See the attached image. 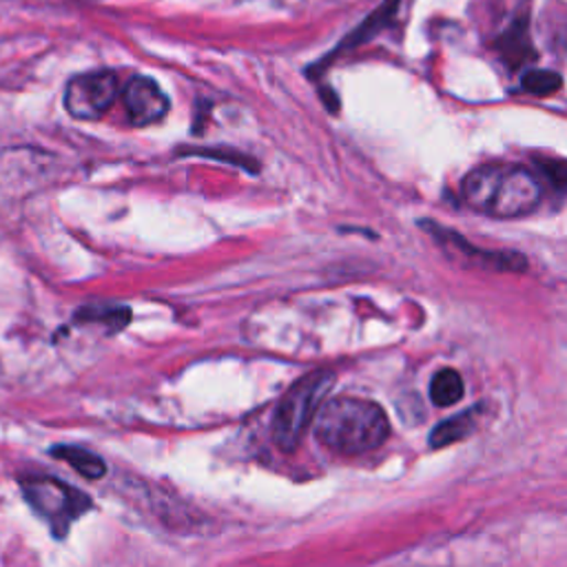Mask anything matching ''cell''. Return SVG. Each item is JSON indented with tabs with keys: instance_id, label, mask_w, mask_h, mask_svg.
<instances>
[{
	"instance_id": "cell-11",
	"label": "cell",
	"mask_w": 567,
	"mask_h": 567,
	"mask_svg": "<svg viewBox=\"0 0 567 567\" xmlns=\"http://www.w3.org/2000/svg\"><path fill=\"white\" fill-rule=\"evenodd\" d=\"M523 89L532 96H541V98H547V96H554L556 91H560L563 87V80L556 72H549V69H532L523 76L521 80Z\"/></svg>"
},
{
	"instance_id": "cell-7",
	"label": "cell",
	"mask_w": 567,
	"mask_h": 567,
	"mask_svg": "<svg viewBox=\"0 0 567 567\" xmlns=\"http://www.w3.org/2000/svg\"><path fill=\"white\" fill-rule=\"evenodd\" d=\"M424 231H428L441 247L455 251L461 255L464 262H472L481 269H492V271H525V260L523 255L519 253H492V251H481V249H475L472 244L466 242V238H459L457 233L448 231V229H441L437 225H433L430 220L428 222H422Z\"/></svg>"
},
{
	"instance_id": "cell-5",
	"label": "cell",
	"mask_w": 567,
	"mask_h": 567,
	"mask_svg": "<svg viewBox=\"0 0 567 567\" xmlns=\"http://www.w3.org/2000/svg\"><path fill=\"white\" fill-rule=\"evenodd\" d=\"M122 94L118 74L100 69L78 74L67 83L65 107L76 120H98L102 118Z\"/></svg>"
},
{
	"instance_id": "cell-13",
	"label": "cell",
	"mask_w": 567,
	"mask_h": 567,
	"mask_svg": "<svg viewBox=\"0 0 567 567\" xmlns=\"http://www.w3.org/2000/svg\"><path fill=\"white\" fill-rule=\"evenodd\" d=\"M543 173L556 184V186H567V162H556V160H541Z\"/></svg>"
},
{
	"instance_id": "cell-6",
	"label": "cell",
	"mask_w": 567,
	"mask_h": 567,
	"mask_svg": "<svg viewBox=\"0 0 567 567\" xmlns=\"http://www.w3.org/2000/svg\"><path fill=\"white\" fill-rule=\"evenodd\" d=\"M122 105L133 127H149L160 122L168 111V98L162 87L146 76H135L122 87Z\"/></svg>"
},
{
	"instance_id": "cell-12",
	"label": "cell",
	"mask_w": 567,
	"mask_h": 567,
	"mask_svg": "<svg viewBox=\"0 0 567 567\" xmlns=\"http://www.w3.org/2000/svg\"><path fill=\"white\" fill-rule=\"evenodd\" d=\"M96 319V321H109L111 328H122L129 321V310L127 308H83L78 313V319Z\"/></svg>"
},
{
	"instance_id": "cell-4",
	"label": "cell",
	"mask_w": 567,
	"mask_h": 567,
	"mask_svg": "<svg viewBox=\"0 0 567 567\" xmlns=\"http://www.w3.org/2000/svg\"><path fill=\"white\" fill-rule=\"evenodd\" d=\"M28 503L52 525L58 536H65L76 519H80L91 501L87 494L54 477H30L21 481Z\"/></svg>"
},
{
	"instance_id": "cell-10",
	"label": "cell",
	"mask_w": 567,
	"mask_h": 567,
	"mask_svg": "<svg viewBox=\"0 0 567 567\" xmlns=\"http://www.w3.org/2000/svg\"><path fill=\"white\" fill-rule=\"evenodd\" d=\"M461 397H464V380L457 370L444 368L433 377L430 400L435 406L448 408V406H455L457 402H461Z\"/></svg>"
},
{
	"instance_id": "cell-1",
	"label": "cell",
	"mask_w": 567,
	"mask_h": 567,
	"mask_svg": "<svg viewBox=\"0 0 567 567\" xmlns=\"http://www.w3.org/2000/svg\"><path fill=\"white\" fill-rule=\"evenodd\" d=\"M541 184L523 166L486 164L472 168L461 184L466 205L483 216L514 220L532 214L541 203Z\"/></svg>"
},
{
	"instance_id": "cell-8",
	"label": "cell",
	"mask_w": 567,
	"mask_h": 567,
	"mask_svg": "<svg viewBox=\"0 0 567 567\" xmlns=\"http://www.w3.org/2000/svg\"><path fill=\"white\" fill-rule=\"evenodd\" d=\"M479 413H481L479 406H472L470 411L441 422L430 435V446L433 448H444V446H452V444L470 437L479 426V422H477Z\"/></svg>"
},
{
	"instance_id": "cell-2",
	"label": "cell",
	"mask_w": 567,
	"mask_h": 567,
	"mask_svg": "<svg viewBox=\"0 0 567 567\" xmlns=\"http://www.w3.org/2000/svg\"><path fill=\"white\" fill-rule=\"evenodd\" d=\"M391 435L386 413L374 402L335 397L321 406L315 419L317 441L335 455L357 457L380 448Z\"/></svg>"
},
{
	"instance_id": "cell-3",
	"label": "cell",
	"mask_w": 567,
	"mask_h": 567,
	"mask_svg": "<svg viewBox=\"0 0 567 567\" xmlns=\"http://www.w3.org/2000/svg\"><path fill=\"white\" fill-rule=\"evenodd\" d=\"M335 384L330 370H315L297 380L280 400L273 415V439L282 452L299 448L308 433V426L317 419V413L326 404V395Z\"/></svg>"
},
{
	"instance_id": "cell-9",
	"label": "cell",
	"mask_w": 567,
	"mask_h": 567,
	"mask_svg": "<svg viewBox=\"0 0 567 567\" xmlns=\"http://www.w3.org/2000/svg\"><path fill=\"white\" fill-rule=\"evenodd\" d=\"M52 455L63 459L65 464H69L76 472H80L89 481L102 479L107 475V464L102 461V457L94 455L87 448H80V446H56L52 450Z\"/></svg>"
}]
</instances>
